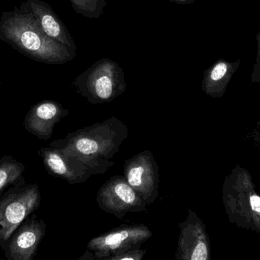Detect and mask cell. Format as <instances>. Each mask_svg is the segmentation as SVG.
<instances>
[{"mask_svg": "<svg viewBox=\"0 0 260 260\" xmlns=\"http://www.w3.org/2000/svg\"><path fill=\"white\" fill-rule=\"evenodd\" d=\"M0 40L27 57L44 64L59 65L76 56V53L42 32L25 3L2 13Z\"/></svg>", "mask_w": 260, "mask_h": 260, "instance_id": "6da1fadb", "label": "cell"}, {"mask_svg": "<svg viewBox=\"0 0 260 260\" xmlns=\"http://www.w3.org/2000/svg\"><path fill=\"white\" fill-rule=\"evenodd\" d=\"M128 135L127 126L111 117L69 132L65 138L52 141L50 147L89 163L112 167L115 163L109 160L120 151Z\"/></svg>", "mask_w": 260, "mask_h": 260, "instance_id": "7a4b0ae2", "label": "cell"}, {"mask_svg": "<svg viewBox=\"0 0 260 260\" xmlns=\"http://www.w3.org/2000/svg\"><path fill=\"white\" fill-rule=\"evenodd\" d=\"M222 201L231 224L260 233V195L249 171L239 165L232 169L223 183Z\"/></svg>", "mask_w": 260, "mask_h": 260, "instance_id": "3957f363", "label": "cell"}, {"mask_svg": "<svg viewBox=\"0 0 260 260\" xmlns=\"http://www.w3.org/2000/svg\"><path fill=\"white\" fill-rule=\"evenodd\" d=\"M78 94L93 105L108 103L126 92L124 72L117 63L102 58L73 80Z\"/></svg>", "mask_w": 260, "mask_h": 260, "instance_id": "277c9868", "label": "cell"}, {"mask_svg": "<svg viewBox=\"0 0 260 260\" xmlns=\"http://www.w3.org/2000/svg\"><path fill=\"white\" fill-rule=\"evenodd\" d=\"M41 203L37 183L13 186L0 197V248L22 221L39 209Z\"/></svg>", "mask_w": 260, "mask_h": 260, "instance_id": "5b68a950", "label": "cell"}, {"mask_svg": "<svg viewBox=\"0 0 260 260\" xmlns=\"http://www.w3.org/2000/svg\"><path fill=\"white\" fill-rule=\"evenodd\" d=\"M38 154L50 175L65 180L70 184L85 183L92 176L105 174L111 168L68 155L51 147L40 148Z\"/></svg>", "mask_w": 260, "mask_h": 260, "instance_id": "8992f818", "label": "cell"}, {"mask_svg": "<svg viewBox=\"0 0 260 260\" xmlns=\"http://www.w3.org/2000/svg\"><path fill=\"white\" fill-rule=\"evenodd\" d=\"M99 207L122 220L127 214L146 212L147 204L129 186L124 176L111 177L102 185L96 198Z\"/></svg>", "mask_w": 260, "mask_h": 260, "instance_id": "52a82bcc", "label": "cell"}, {"mask_svg": "<svg viewBox=\"0 0 260 260\" xmlns=\"http://www.w3.org/2000/svg\"><path fill=\"white\" fill-rule=\"evenodd\" d=\"M151 237L152 232L145 224L121 225L92 238L87 248L92 252L94 259L106 260L123 250L140 247Z\"/></svg>", "mask_w": 260, "mask_h": 260, "instance_id": "ba28073f", "label": "cell"}, {"mask_svg": "<svg viewBox=\"0 0 260 260\" xmlns=\"http://www.w3.org/2000/svg\"><path fill=\"white\" fill-rule=\"evenodd\" d=\"M124 177L136 193L153 204L159 193V167L154 155L148 150L141 151L125 161Z\"/></svg>", "mask_w": 260, "mask_h": 260, "instance_id": "9c48e42d", "label": "cell"}, {"mask_svg": "<svg viewBox=\"0 0 260 260\" xmlns=\"http://www.w3.org/2000/svg\"><path fill=\"white\" fill-rule=\"evenodd\" d=\"M46 224L38 215L27 216L14 230L2 250L9 260H32L45 236Z\"/></svg>", "mask_w": 260, "mask_h": 260, "instance_id": "30bf717a", "label": "cell"}, {"mask_svg": "<svg viewBox=\"0 0 260 260\" xmlns=\"http://www.w3.org/2000/svg\"><path fill=\"white\" fill-rule=\"evenodd\" d=\"M178 241L175 259L177 260H210V240L206 224L197 214L189 209L186 219L179 223Z\"/></svg>", "mask_w": 260, "mask_h": 260, "instance_id": "8fae6325", "label": "cell"}, {"mask_svg": "<svg viewBox=\"0 0 260 260\" xmlns=\"http://www.w3.org/2000/svg\"><path fill=\"white\" fill-rule=\"evenodd\" d=\"M69 112L67 108L56 101H41L30 108L23 125L27 132L41 140H47L51 138L55 125L67 117Z\"/></svg>", "mask_w": 260, "mask_h": 260, "instance_id": "7c38bea8", "label": "cell"}, {"mask_svg": "<svg viewBox=\"0 0 260 260\" xmlns=\"http://www.w3.org/2000/svg\"><path fill=\"white\" fill-rule=\"evenodd\" d=\"M24 3L35 15L40 28L47 36L76 53L77 47L67 26L50 5L42 0H27Z\"/></svg>", "mask_w": 260, "mask_h": 260, "instance_id": "4fadbf2b", "label": "cell"}, {"mask_svg": "<svg viewBox=\"0 0 260 260\" xmlns=\"http://www.w3.org/2000/svg\"><path fill=\"white\" fill-rule=\"evenodd\" d=\"M241 64V60L234 62L226 60H218L203 73L202 90L213 99L222 97Z\"/></svg>", "mask_w": 260, "mask_h": 260, "instance_id": "5bb4252c", "label": "cell"}, {"mask_svg": "<svg viewBox=\"0 0 260 260\" xmlns=\"http://www.w3.org/2000/svg\"><path fill=\"white\" fill-rule=\"evenodd\" d=\"M24 172V165L12 156L0 159V197L9 188L26 184Z\"/></svg>", "mask_w": 260, "mask_h": 260, "instance_id": "9a60e30c", "label": "cell"}, {"mask_svg": "<svg viewBox=\"0 0 260 260\" xmlns=\"http://www.w3.org/2000/svg\"><path fill=\"white\" fill-rule=\"evenodd\" d=\"M70 2L75 12L89 19H99L108 6L107 0H66Z\"/></svg>", "mask_w": 260, "mask_h": 260, "instance_id": "2e32d148", "label": "cell"}, {"mask_svg": "<svg viewBox=\"0 0 260 260\" xmlns=\"http://www.w3.org/2000/svg\"><path fill=\"white\" fill-rule=\"evenodd\" d=\"M146 253V250L140 247H133L129 250H123L107 258L106 260H142Z\"/></svg>", "mask_w": 260, "mask_h": 260, "instance_id": "e0dca14e", "label": "cell"}, {"mask_svg": "<svg viewBox=\"0 0 260 260\" xmlns=\"http://www.w3.org/2000/svg\"><path fill=\"white\" fill-rule=\"evenodd\" d=\"M256 41H257V53H256V61H255L253 72H252V83H260V31L256 35Z\"/></svg>", "mask_w": 260, "mask_h": 260, "instance_id": "ac0fdd59", "label": "cell"}, {"mask_svg": "<svg viewBox=\"0 0 260 260\" xmlns=\"http://www.w3.org/2000/svg\"><path fill=\"white\" fill-rule=\"evenodd\" d=\"M171 3H175L180 5L192 4L196 0H169Z\"/></svg>", "mask_w": 260, "mask_h": 260, "instance_id": "d6986e66", "label": "cell"}, {"mask_svg": "<svg viewBox=\"0 0 260 260\" xmlns=\"http://www.w3.org/2000/svg\"><path fill=\"white\" fill-rule=\"evenodd\" d=\"M255 140H256V143H257L258 146L259 147V150H260V130L259 132H258L257 135H256V138H255Z\"/></svg>", "mask_w": 260, "mask_h": 260, "instance_id": "ffe728a7", "label": "cell"}, {"mask_svg": "<svg viewBox=\"0 0 260 260\" xmlns=\"http://www.w3.org/2000/svg\"><path fill=\"white\" fill-rule=\"evenodd\" d=\"M0 85H1V80H0Z\"/></svg>", "mask_w": 260, "mask_h": 260, "instance_id": "44dd1931", "label": "cell"}]
</instances>
